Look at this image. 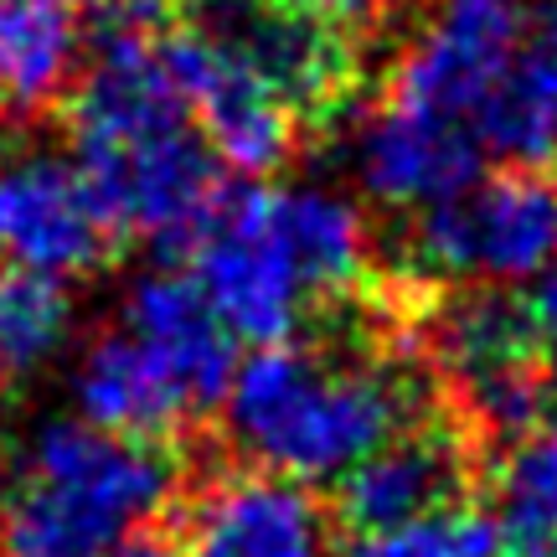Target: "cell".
<instances>
[{"label": "cell", "mask_w": 557, "mask_h": 557, "mask_svg": "<svg viewBox=\"0 0 557 557\" xmlns=\"http://www.w3.org/2000/svg\"><path fill=\"white\" fill-rule=\"evenodd\" d=\"M58 5H73V11H94L99 0H58Z\"/></svg>", "instance_id": "7402d4cb"}, {"label": "cell", "mask_w": 557, "mask_h": 557, "mask_svg": "<svg viewBox=\"0 0 557 557\" xmlns=\"http://www.w3.org/2000/svg\"><path fill=\"white\" fill-rule=\"evenodd\" d=\"M120 248V227L78 165L58 156H16L0 165V263L83 278L109 269Z\"/></svg>", "instance_id": "30bf717a"}, {"label": "cell", "mask_w": 557, "mask_h": 557, "mask_svg": "<svg viewBox=\"0 0 557 557\" xmlns=\"http://www.w3.org/2000/svg\"><path fill=\"white\" fill-rule=\"evenodd\" d=\"M124 331L150 346V357L171 372L191 413L218 429L233 372H238V336L222 325L212 299L201 295L197 274L186 263H165L145 274L124 299Z\"/></svg>", "instance_id": "7c38bea8"}, {"label": "cell", "mask_w": 557, "mask_h": 557, "mask_svg": "<svg viewBox=\"0 0 557 557\" xmlns=\"http://www.w3.org/2000/svg\"><path fill=\"white\" fill-rule=\"evenodd\" d=\"M377 259L429 278H537L557 259V171L491 165L459 197L408 212L398 248L387 243Z\"/></svg>", "instance_id": "7a4b0ae2"}, {"label": "cell", "mask_w": 557, "mask_h": 557, "mask_svg": "<svg viewBox=\"0 0 557 557\" xmlns=\"http://www.w3.org/2000/svg\"><path fill=\"white\" fill-rule=\"evenodd\" d=\"M73 331V289L67 278L0 263V372L5 382L32 377L62 351Z\"/></svg>", "instance_id": "ac0fdd59"}, {"label": "cell", "mask_w": 557, "mask_h": 557, "mask_svg": "<svg viewBox=\"0 0 557 557\" xmlns=\"http://www.w3.org/2000/svg\"><path fill=\"white\" fill-rule=\"evenodd\" d=\"M73 398H78L83 423H94L103 434L135 438V444L176 449V455L218 434L191 413V403L171 382V372L129 331H103L88 341L78 377H73Z\"/></svg>", "instance_id": "4fadbf2b"}, {"label": "cell", "mask_w": 557, "mask_h": 557, "mask_svg": "<svg viewBox=\"0 0 557 557\" xmlns=\"http://www.w3.org/2000/svg\"><path fill=\"white\" fill-rule=\"evenodd\" d=\"M103 557H181V547H176V532H171V527H165V517H160V521L135 527L120 547H109Z\"/></svg>", "instance_id": "44dd1931"}, {"label": "cell", "mask_w": 557, "mask_h": 557, "mask_svg": "<svg viewBox=\"0 0 557 557\" xmlns=\"http://www.w3.org/2000/svg\"><path fill=\"white\" fill-rule=\"evenodd\" d=\"M186 269L197 274L222 325L248 346L295 341L310 320L295 259L274 222V186L263 181L227 176Z\"/></svg>", "instance_id": "8992f818"}, {"label": "cell", "mask_w": 557, "mask_h": 557, "mask_svg": "<svg viewBox=\"0 0 557 557\" xmlns=\"http://www.w3.org/2000/svg\"><path fill=\"white\" fill-rule=\"evenodd\" d=\"M160 62L176 78L201 139L218 150V160L227 171L263 181L289 171L310 150V139H305L295 114L253 73H243L222 47H212L201 32H191L186 21H176L160 37Z\"/></svg>", "instance_id": "9c48e42d"}, {"label": "cell", "mask_w": 557, "mask_h": 557, "mask_svg": "<svg viewBox=\"0 0 557 557\" xmlns=\"http://www.w3.org/2000/svg\"><path fill=\"white\" fill-rule=\"evenodd\" d=\"M78 171L120 238L150 243L165 263H186L227 186V165L197 124L139 139L78 145Z\"/></svg>", "instance_id": "5b68a950"}, {"label": "cell", "mask_w": 557, "mask_h": 557, "mask_svg": "<svg viewBox=\"0 0 557 557\" xmlns=\"http://www.w3.org/2000/svg\"><path fill=\"white\" fill-rule=\"evenodd\" d=\"M341 557H500V542L485 506H455L372 537H346Z\"/></svg>", "instance_id": "d6986e66"}, {"label": "cell", "mask_w": 557, "mask_h": 557, "mask_svg": "<svg viewBox=\"0 0 557 557\" xmlns=\"http://www.w3.org/2000/svg\"><path fill=\"white\" fill-rule=\"evenodd\" d=\"M274 222L284 233L289 259H295L310 320L351 305L382 274L377 222L357 201L320 191V186H274Z\"/></svg>", "instance_id": "9a60e30c"}, {"label": "cell", "mask_w": 557, "mask_h": 557, "mask_svg": "<svg viewBox=\"0 0 557 557\" xmlns=\"http://www.w3.org/2000/svg\"><path fill=\"white\" fill-rule=\"evenodd\" d=\"M480 506L496 521L500 557H557V429H532L491 465Z\"/></svg>", "instance_id": "e0dca14e"}, {"label": "cell", "mask_w": 557, "mask_h": 557, "mask_svg": "<svg viewBox=\"0 0 557 557\" xmlns=\"http://www.w3.org/2000/svg\"><path fill=\"white\" fill-rule=\"evenodd\" d=\"M485 160L557 171V0H527L517 47L475 114Z\"/></svg>", "instance_id": "5bb4252c"}, {"label": "cell", "mask_w": 557, "mask_h": 557, "mask_svg": "<svg viewBox=\"0 0 557 557\" xmlns=\"http://www.w3.org/2000/svg\"><path fill=\"white\" fill-rule=\"evenodd\" d=\"M83 73V26L58 0H0V135L62 120Z\"/></svg>", "instance_id": "2e32d148"}, {"label": "cell", "mask_w": 557, "mask_h": 557, "mask_svg": "<svg viewBox=\"0 0 557 557\" xmlns=\"http://www.w3.org/2000/svg\"><path fill=\"white\" fill-rule=\"evenodd\" d=\"M357 135H351V171L361 191L372 201V212L408 218L434 201L459 197L470 181L485 171L480 139L470 124L438 120L423 109L393 99H372L351 109Z\"/></svg>", "instance_id": "8fae6325"}, {"label": "cell", "mask_w": 557, "mask_h": 557, "mask_svg": "<svg viewBox=\"0 0 557 557\" xmlns=\"http://www.w3.org/2000/svg\"><path fill=\"white\" fill-rule=\"evenodd\" d=\"M186 455L181 491L165 506L181 557H341L346 537L320 485L233 459L218 434Z\"/></svg>", "instance_id": "277c9868"}, {"label": "cell", "mask_w": 557, "mask_h": 557, "mask_svg": "<svg viewBox=\"0 0 557 557\" xmlns=\"http://www.w3.org/2000/svg\"><path fill=\"white\" fill-rule=\"evenodd\" d=\"M0 393H5V372H0Z\"/></svg>", "instance_id": "cb8c5ba5"}, {"label": "cell", "mask_w": 557, "mask_h": 557, "mask_svg": "<svg viewBox=\"0 0 557 557\" xmlns=\"http://www.w3.org/2000/svg\"><path fill=\"white\" fill-rule=\"evenodd\" d=\"M527 0H429V16L387 67L382 99L475 129L485 94L517 47Z\"/></svg>", "instance_id": "ba28073f"}, {"label": "cell", "mask_w": 557, "mask_h": 557, "mask_svg": "<svg viewBox=\"0 0 557 557\" xmlns=\"http://www.w3.org/2000/svg\"><path fill=\"white\" fill-rule=\"evenodd\" d=\"M491 465L496 455H485L455 418L434 408L372 455H361L351 470H341L325 496L341 521V537H372L455 506H480Z\"/></svg>", "instance_id": "52a82bcc"}, {"label": "cell", "mask_w": 557, "mask_h": 557, "mask_svg": "<svg viewBox=\"0 0 557 557\" xmlns=\"http://www.w3.org/2000/svg\"><path fill=\"white\" fill-rule=\"evenodd\" d=\"M553 429H557V403H553Z\"/></svg>", "instance_id": "603a6c76"}, {"label": "cell", "mask_w": 557, "mask_h": 557, "mask_svg": "<svg viewBox=\"0 0 557 557\" xmlns=\"http://www.w3.org/2000/svg\"><path fill=\"white\" fill-rule=\"evenodd\" d=\"M527 310H532V325H537L542 357H547V367H553V377H557V259L527 289Z\"/></svg>", "instance_id": "ffe728a7"}, {"label": "cell", "mask_w": 557, "mask_h": 557, "mask_svg": "<svg viewBox=\"0 0 557 557\" xmlns=\"http://www.w3.org/2000/svg\"><path fill=\"white\" fill-rule=\"evenodd\" d=\"M181 21L222 47L299 120L305 139L351 120L367 52L310 0H176Z\"/></svg>", "instance_id": "3957f363"}, {"label": "cell", "mask_w": 557, "mask_h": 557, "mask_svg": "<svg viewBox=\"0 0 557 557\" xmlns=\"http://www.w3.org/2000/svg\"><path fill=\"white\" fill-rule=\"evenodd\" d=\"M186 455L103 434L83 418L37 423L0 480V557H103L176 500Z\"/></svg>", "instance_id": "6da1fadb"}]
</instances>
